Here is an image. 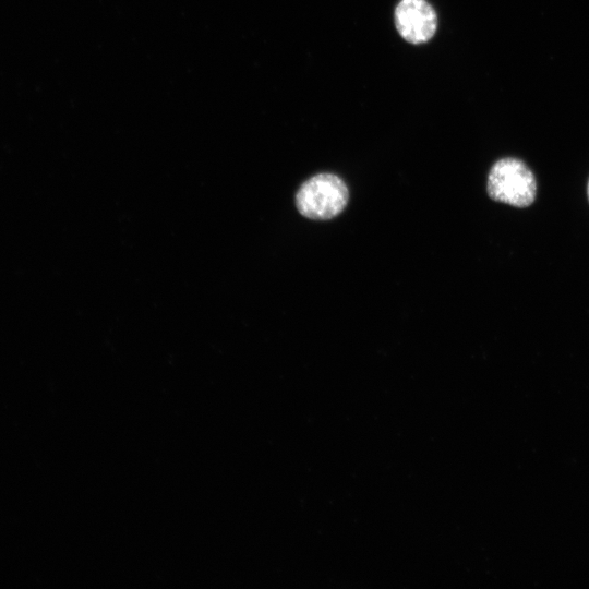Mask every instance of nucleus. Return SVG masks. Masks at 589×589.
<instances>
[{
  "label": "nucleus",
  "mask_w": 589,
  "mask_h": 589,
  "mask_svg": "<svg viewBox=\"0 0 589 589\" xmlns=\"http://www.w3.org/2000/svg\"><path fill=\"white\" fill-rule=\"evenodd\" d=\"M349 199L345 182L333 173H318L298 190L296 205L310 219H330L342 212Z\"/></svg>",
  "instance_id": "nucleus-2"
},
{
  "label": "nucleus",
  "mask_w": 589,
  "mask_h": 589,
  "mask_svg": "<svg viewBox=\"0 0 589 589\" xmlns=\"http://www.w3.org/2000/svg\"><path fill=\"white\" fill-rule=\"evenodd\" d=\"M395 23L404 39L421 44L434 35L437 17L425 0H401L396 7Z\"/></svg>",
  "instance_id": "nucleus-3"
},
{
  "label": "nucleus",
  "mask_w": 589,
  "mask_h": 589,
  "mask_svg": "<svg viewBox=\"0 0 589 589\" xmlns=\"http://www.w3.org/2000/svg\"><path fill=\"white\" fill-rule=\"evenodd\" d=\"M587 195H588V200H589V180H588V184H587Z\"/></svg>",
  "instance_id": "nucleus-4"
},
{
  "label": "nucleus",
  "mask_w": 589,
  "mask_h": 589,
  "mask_svg": "<svg viewBox=\"0 0 589 589\" xmlns=\"http://www.w3.org/2000/svg\"><path fill=\"white\" fill-rule=\"evenodd\" d=\"M486 191L493 201L524 208L536 200L537 181L525 161L505 157L490 169Z\"/></svg>",
  "instance_id": "nucleus-1"
}]
</instances>
